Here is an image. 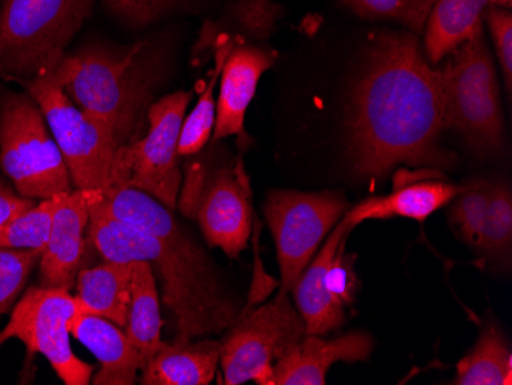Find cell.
I'll return each instance as SVG.
<instances>
[{
  "label": "cell",
  "instance_id": "obj_1",
  "mask_svg": "<svg viewBox=\"0 0 512 385\" xmlns=\"http://www.w3.org/2000/svg\"><path fill=\"white\" fill-rule=\"evenodd\" d=\"M89 209V247L106 261L151 264L161 301L171 315L174 339L191 341L226 332L240 307L211 258L151 195L132 188L83 191Z\"/></svg>",
  "mask_w": 512,
  "mask_h": 385
},
{
  "label": "cell",
  "instance_id": "obj_2",
  "mask_svg": "<svg viewBox=\"0 0 512 385\" xmlns=\"http://www.w3.org/2000/svg\"><path fill=\"white\" fill-rule=\"evenodd\" d=\"M368 51L348 122L356 174L384 178L398 165L453 166L456 157L440 146L442 76L422 53L416 34L379 31Z\"/></svg>",
  "mask_w": 512,
  "mask_h": 385
},
{
  "label": "cell",
  "instance_id": "obj_3",
  "mask_svg": "<svg viewBox=\"0 0 512 385\" xmlns=\"http://www.w3.org/2000/svg\"><path fill=\"white\" fill-rule=\"evenodd\" d=\"M169 66L165 37L152 34L129 45L89 40L50 74L74 105L109 129L119 149L145 135Z\"/></svg>",
  "mask_w": 512,
  "mask_h": 385
},
{
  "label": "cell",
  "instance_id": "obj_4",
  "mask_svg": "<svg viewBox=\"0 0 512 385\" xmlns=\"http://www.w3.org/2000/svg\"><path fill=\"white\" fill-rule=\"evenodd\" d=\"M97 0H4L0 77L22 83L53 73Z\"/></svg>",
  "mask_w": 512,
  "mask_h": 385
},
{
  "label": "cell",
  "instance_id": "obj_5",
  "mask_svg": "<svg viewBox=\"0 0 512 385\" xmlns=\"http://www.w3.org/2000/svg\"><path fill=\"white\" fill-rule=\"evenodd\" d=\"M0 168L17 194L46 200L74 191L62 152L33 97L0 88Z\"/></svg>",
  "mask_w": 512,
  "mask_h": 385
},
{
  "label": "cell",
  "instance_id": "obj_6",
  "mask_svg": "<svg viewBox=\"0 0 512 385\" xmlns=\"http://www.w3.org/2000/svg\"><path fill=\"white\" fill-rule=\"evenodd\" d=\"M444 126L462 135L482 157L500 154L505 140L496 66L482 30L463 43L440 70Z\"/></svg>",
  "mask_w": 512,
  "mask_h": 385
},
{
  "label": "cell",
  "instance_id": "obj_7",
  "mask_svg": "<svg viewBox=\"0 0 512 385\" xmlns=\"http://www.w3.org/2000/svg\"><path fill=\"white\" fill-rule=\"evenodd\" d=\"M184 185L178 200L184 215L200 224L207 244L237 260L249 243L252 232L250 188L243 163L211 165L206 158L184 166Z\"/></svg>",
  "mask_w": 512,
  "mask_h": 385
},
{
  "label": "cell",
  "instance_id": "obj_8",
  "mask_svg": "<svg viewBox=\"0 0 512 385\" xmlns=\"http://www.w3.org/2000/svg\"><path fill=\"white\" fill-rule=\"evenodd\" d=\"M192 93H175L157 99L148 114L145 135L131 145L117 149L109 186L145 192L174 211L178 205L183 172L178 142Z\"/></svg>",
  "mask_w": 512,
  "mask_h": 385
},
{
  "label": "cell",
  "instance_id": "obj_9",
  "mask_svg": "<svg viewBox=\"0 0 512 385\" xmlns=\"http://www.w3.org/2000/svg\"><path fill=\"white\" fill-rule=\"evenodd\" d=\"M22 85L42 111L62 152L74 189L108 188L117 151L109 129L74 105L51 74Z\"/></svg>",
  "mask_w": 512,
  "mask_h": 385
},
{
  "label": "cell",
  "instance_id": "obj_10",
  "mask_svg": "<svg viewBox=\"0 0 512 385\" xmlns=\"http://www.w3.org/2000/svg\"><path fill=\"white\" fill-rule=\"evenodd\" d=\"M306 335V324L289 295L278 293L270 303L241 312L221 341L223 384L269 385L276 362Z\"/></svg>",
  "mask_w": 512,
  "mask_h": 385
},
{
  "label": "cell",
  "instance_id": "obj_11",
  "mask_svg": "<svg viewBox=\"0 0 512 385\" xmlns=\"http://www.w3.org/2000/svg\"><path fill=\"white\" fill-rule=\"evenodd\" d=\"M77 312L79 301L69 290L30 287L14 304L10 321L0 332V347L19 339L27 347L28 359L42 355L66 385L91 384L96 367L77 358L69 343V321Z\"/></svg>",
  "mask_w": 512,
  "mask_h": 385
},
{
  "label": "cell",
  "instance_id": "obj_12",
  "mask_svg": "<svg viewBox=\"0 0 512 385\" xmlns=\"http://www.w3.org/2000/svg\"><path fill=\"white\" fill-rule=\"evenodd\" d=\"M350 209L335 191L299 192L276 189L267 194L264 215L275 238L281 270L279 295H289L309 266L325 235Z\"/></svg>",
  "mask_w": 512,
  "mask_h": 385
},
{
  "label": "cell",
  "instance_id": "obj_13",
  "mask_svg": "<svg viewBox=\"0 0 512 385\" xmlns=\"http://www.w3.org/2000/svg\"><path fill=\"white\" fill-rule=\"evenodd\" d=\"M88 223L89 209L83 191L74 189L57 197L50 238L40 252L39 286L69 292L74 289L77 274L86 266Z\"/></svg>",
  "mask_w": 512,
  "mask_h": 385
},
{
  "label": "cell",
  "instance_id": "obj_14",
  "mask_svg": "<svg viewBox=\"0 0 512 385\" xmlns=\"http://www.w3.org/2000/svg\"><path fill=\"white\" fill-rule=\"evenodd\" d=\"M276 62V53L270 48L260 47L247 42L244 37H237L224 60L221 70L220 96L215 116L214 142L237 135L246 145L247 108L256 93V86L261 76L270 70Z\"/></svg>",
  "mask_w": 512,
  "mask_h": 385
},
{
  "label": "cell",
  "instance_id": "obj_15",
  "mask_svg": "<svg viewBox=\"0 0 512 385\" xmlns=\"http://www.w3.org/2000/svg\"><path fill=\"white\" fill-rule=\"evenodd\" d=\"M373 346V338L365 332L333 339L307 333L276 362L269 385H324L325 373L335 362L367 361Z\"/></svg>",
  "mask_w": 512,
  "mask_h": 385
},
{
  "label": "cell",
  "instance_id": "obj_16",
  "mask_svg": "<svg viewBox=\"0 0 512 385\" xmlns=\"http://www.w3.org/2000/svg\"><path fill=\"white\" fill-rule=\"evenodd\" d=\"M352 229L341 218L315 260L310 261L293 286L296 307L309 335H327L345 323V303L330 286L329 272L339 247Z\"/></svg>",
  "mask_w": 512,
  "mask_h": 385
},
{
  "label": "cell",
  "instance_id": "obj_17",
  "mask_svg": "<svg viewBox=\"0 0 512 385\" xmlns=\"http://www.w3.org/2000/svg\"><path fill=\"white\" fill-rule=\"evenodd\" d=\"M69 335L74 336L100 362L96 385H134L142 370L140 356L123 327L102 316L77 312L69 321Z\"/></svg>",
  "mask_w": 512,
  "mask_h": 385
},
{
  "label": "cell",
  "instance_id": "obj_18",
  "mask_svg": "<svg viewBox=\"0 0 512 385\" xmlns=\"http://www.w3.org/2000/svg\"><path fill=\"white\" fill-rule=\"evenodd\" d=\"M221 343L214 339H191L161 344L160 350L142 370L145 385H207L220 366Z\"/></svg>",
  "mask_w": 512,
  "mask_h": 385
},
{
  "label": "cell",
  "instance_id": "obj_19",
  "mask_svg": "<svg viewBox=\"0 0 512 385\" xmlns=\"http://www.w3.org/2000/svg\"><path fill=\"white\" fill-rule=\"evenodd\" d=\"M460 192V186L444 181H419L414 185L396 189L385 197H370L355 208L348 209L342 220L356 228L365 220H387L404 217L425 221L434 212L447 206Z\"/></svg>",
  "mask_w": 512,
  "mask_h": 385
},
{
  "label": "cell",
  "instance_id": "obj_20",
  "mask_svg": "<svg viewBox=\"0 0 512 385\" xmlns=\"http://www.w3.org/2000/svg\"><path fill=\"white\" fill-rule=\"evenodd\" d=\"M132 263L106 261L82 267L76 280L80 312L102 316L125 329L132 298Z\"/></svg>",
  "mask_w": 512,
  "mask_h": 385
},
{
  "label": "cell",
  "instance_id": "obj_21",
  "mask_svg": "<svg viewBox=\"0 0 512 385\" xmlns=\"http://www.w3.org/2000/svg\"><path fill=\"white\" fill-rule=\"evenodd\" d=\"M490 0H437L425 25V57L433 65L453 56L483 28Z\"/></svg>",
  "mask_w": 512,
  "mask_h": 385
},
{
  "label": "cell",
  "instance_id": "obj_22",
  "mask_svg": "<svg viewBox=\"0 0 512 385\" xmlns=\"http://www.w3.org/2000/svg\"><path fill=\"white\" fill-rule=\"evenodd\" d=\"M132 264V298L125 332L140 356L143 370L163 344V320L157 278L151 264L146 261H132Z\"/></svg>",
  "mask_w": 512,
  "mask_h": 385
},
{
  "label": "cell",
  "instance_id": "obj_23",
  "mask_svg": "<svg viewBox=\"0 0 512 385\" xmlns=\"http://www.w3.org/2000/svg\"><path fill=\"white\" fill-rule=\"evenodd\" d=\"M457 385H511L512 358L496 324L483 330L476 347L457 364Z\"/></svg>",
  "mask_w": 512,
  "mask_h": 385
},
{
  "label": "cell",
  "instance_id": "obj_24",
  "mask_svg": "<svg viewBox=\"0 0 512 385\" xmlns=\"http://www.w3.org/2000/svg\"><path fill=\"white\" fill-rule=\"evenodd\" d=\"M278 11L272 0H230L220 19L207 20L198 48L211 47L212 40L229 28L234 30L230 37L266 39L275 28Z\"/></svg>",
  "mask_w": 512,
  "mask_h": 385
},
{
  "label": "cell",
  "instance_id": "obj_25",
  "mask_svg": "<svg viewBox=\"0 0 512 385\" xmlns=\"http://www.w3.org/2000/svg\"><path fill=\"white\" fill-rule=\"evenodd\" d=\"M235 39L237 37H223V39H217L212 43L215 50V68L209 74L211 79L207 80L197 106L184 119L183 126H181L180 142H178L180 157H192V155L200 154L201 149L212 137L215 116H217V102L214 99L215 85H217L218 77L221 76L224 60L230 53Z\"/></svg>",
  "mask_w": 512,
  "mask_h": 385
},
{
  "label": "cell",
  "instance_id": "obj_26",
  "mask_svg": "<svg viewBox=\"0 0 512 385\" xmlns=\"http://www.w3.org/2000/svg\"><path fill=\"white\" fill-rule=\"evenodd\" d=\"M114 22L129 31H143L178 14L200 10L206 0H100Z\"/></svg>",
  "mask_w": 512,
  "mask_h": 385
},
{
  "label": "cell",
  "instance_id": "obj_27",
  "mask_svg": "<svg viewBox=\"0 0 512 385\" xmlns=\"http://www.w3.org/2000/svg\"><path fill=\"white\" fill-rule=\"evenodd\" d=\"M57 197L39 203L11 218L0 228V251H36L45 249L53 226Z\"/></svg>",
  "mask_w": 512,
  "mask_h": 385
},
{
  "label": "cell",
  "instance_id": "obj_28",
  "mask_svg": "<svg viewBox=\"0 0 512 385\" xmlns=\"http://www.w3.org/2000/svg\"><path fill=\"white\" fill-rule=\"evenodd\" d=\"M512 247V194L506 183L499 181L491 186L490 201L486 209L482 243L479 252L488 260L508 266L511 264Z\"/></svg>",
  "mask_w": 512,
  "mask_h": 385
},
{
  "label": "cell",
  "instance_id": "obj_29",
  "mask_svg": "<svg viewBox=\"0 0 512 385\" xmlns=\"http://www.w3.org/2000/svg\"><path fill=\"white\" fill-rule=\"evenodd\" d=\"M493 181L477 178L465 186H460V192L454 198L451 206V223L456 226L465 243L480 249L483 226H485L486 209L490 201Z\"/></svg>",
  "mask_w": 512,
  "mask_h": 385
},
{
  "label": "cell",
  "instance_id": "obj_30",
  "mask_svg": "<svg viewBox=\"0 0 512 385\" xmlns=\"http://www.w3.org/2000/svg\"><path fill=\"white\" fill-rule=\"evenodd\" d=\"M356 16L396 20L413 33H424L437 0H341Z\"/></svg>",
  "mask_w": 512,
  "mask_h": 385
},
{
  "label": "cell",
  "instance_id": "obj_31",
  "mask_svg": "<svg viewBox=\"0 0 512 385\" xmlns=\"http://www.w3.org/2000/svg\"><path fill=\"white\" fill-rule=\"evenodd\" d=\"M39 260L36 251H0V315L10 312L22 297Z\"/></svg>",
  "mask_w": 512,
  "mask_h": 385
},
{
  "label": "cell",
  "instance_id": "obj_32",
  "mask_svg": "<svg viewBox=\"0 0 512 385\" xmlns=\"http://www.w3.org/2000/svg\"><path fill=\"white\" fill-rule=\"evenodd\" d=\"M483 20L490 28L496 47L500 70L505 80L506 93L512 89V14L509 8L488 5L483 11Z\"/></svg>",
  "mask_w": 512,
  "mask_h": 385
},
{
  "label": "cell",
  "instance_id": "obj_33",
  "mask_svg": "<svg viewBox=\"0 0 512 385\" xmlns=\"http://www.w3.org/2000/svg\"><path fill=\"white\" fill-rule=\"evenodd\" d=\"M34 205L36 200L17 194L16 189L11 188L10 183L0 175V228L11 218L28 211Z\"/></svg>",
  "mask_w": 512,
  "mask_h": 385
},
{
  "label": "cell",
  "instance_id": "obj_34",
  "mask_svg": "<svg viewBox=\"0 0 512 385\" xmlns=\"http://www.w3.org/2000/svg\"><path fill=\"white\" fill-rule=\"evenodd\" d=\"M491 2H493V0H490V4H491Z\"/></svg>",
  "mask_w": 512,
  "mask_h": 385
}]
</instances>
